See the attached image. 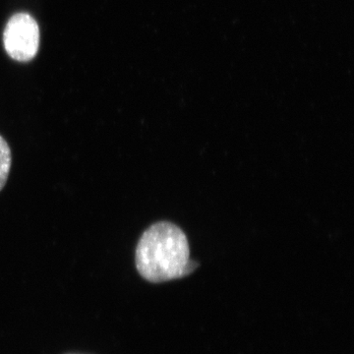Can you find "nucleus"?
Instances as JSON below:
<instances>
[{
	"label": "nucleus",
	"mask_w": 354,
	"mask_h": 354,
	"mask_svg": "<svg viewBox=\"0 0 354 354\" xmlns=\"http://www.w3.org/2000/svg\"><path fill=\"white\" fill-rule=\"evenodd\" d=\"M189 244L181 228L160 221L142 234L135 254L140 276L153 283H165L188 276L197 262L189 259Z\"/></svg>",
	"instance_id": "1"
},
{
	"label": "nucleus",
	"mask_w": 354,
	"mask_h": 354,
	"mask_svg": "<svg viewBox=\"0 0 354 354\" xmlns=\"http://www.w3.org/2000/svg\"><path fill=\"white\" fill-rule=\"evenodd\" d=\"M38 24L29 14L14 15L4 31V46L8 55L18 62H29L39 50Z\"/></svg>",
	"instance_id": "2"
},
{
	"label": "nucleus",
	"mask_w": 354,
	"mask_h": 354,
	"mask_svg": "<svg viewBox=\"0 0 354 354\" xmlns=\"http://www.w3.org/2000/svg\"><path fill=\"white\" fill-rule=\"evenodd\" d=\"M11 162H12V156H11L10 148L6 140L0 136V191L6 184L9 172H10Z\"/></svg>",
	"instance_id": "3"
},
{
	"label": "nucleus",
	"mask_w": 354,
	"mask_h": 354,
	"mask_svg": "<svg viewBox=\"0 0 354 354\" xmlns=\"http://www.w3.org/2000/svg\"><path fill=\"white\" fill-rule=\"evenodd\" d=\"M71 354H79V353H71Z\"/></svg>",
	"instance_id": "4"
}]
</instances>
